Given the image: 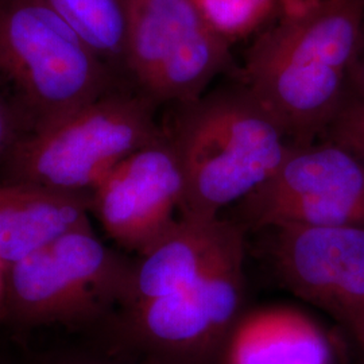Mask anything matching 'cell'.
<instances>
[{"instance_id": "obj_7", "label": "cell", "mask_w": 364, "mask_h": 364, "mask_svg": "<svg viewBox=\"0 0 364 364\" xmlns=\"http://www.w3.org/2000/svg\"><path fill=\"white\" fill-rule=\"evenodd\" d=\"M126 64L146 97L181 105L205 93L231 52L193 0H127Z\"/></svg>"}, {"instance_id": "obj_5", "label": "cell", "mask_w": 364, "mask_h": 364, "mask_svg": "<svg viewBox=\"0 0 364 364\" xmlns=\"http://www.w3.org/2000/svg\"><path fill=\"white\" fill-rule=\"evenodd\" d=\"M154 108L144 93L114 90L31 131L7 156L10 181L90 195L117 164L164 134Z\"/></svg>"}, {"instance_id": "obj_4", "label": "cell", "mask_w": 364, "mask_h": 364, "mask_svg": "<svg viewBox=\"0 0 364 364\" xmlns=\"http://www.w3.org/2000/svg\"><path fill=\"white\" fill-rule=\"evenodd\" d=\"M0 75L33 131L114 91V70L45 0H0Z\"/></svg>"}, {"instance_id": "obj_10", "label": "cell", "mask_w": 364, "mask_h": 364, "mask_svg": "<svg viewBox=\"0 0 364 364\" xmlns=\"http://www.w3.org/2000/svg\"><path fill=\"white\" fill-rule=\"evenodd\" d=\"M105 232L119 246L144 254L178 220L183 197L180 159L166 131L117 164L91 193Z\"/></svg>"}, {"instance_id": "obj_18", "label": "cell", "mask_w": 364, "mask_h": 364, "mask_svg": "<svg viewBox=\"0 0 364 364\" xmlns=\"http://www.w3.org/2000/svg\"><path fill=\"white\" fill-rule=\"evenodd\" d=\"M348 87L356 95H359L362 99H364V21L360 39H359V46L355 54V60L352 63Z\"/></svg>"}, {"instance_id": "obj_3", "label": "cell", "mask_w": 364, "mask_h": 364, "mask_svg": "<svg viewBox=\"0 0 364 364\" xmlns=\"http://www.w3.org/2000/svg\"><path fill=\"white\" fill-rule=\"evenodd\" d=\"M246 230L234 220L219 252L192 284L123 308L115 355L138 364H223L243 317Z\"/></svg>"}, {"instance_id": "obj_15", "label": "cell", "mask_w": 364, "mask_h": 364, "mask_svg": "<svg viewBox=\"0 0 364 364\" xmlns=\"http://www.w3.org/2000/svg\"><path fill=\"white\" fill-rule=\"evenodd\" d=\"M213 33L227 43L243 39L273 21L282 0H193Z\"/></svg>"}, {"instance_id": "obj_9", "label": "cell", "mask_w": 364, "mask_h": 364, "mask_svg": "<svg viewBox=\"0 0 364 364\" xmlns=\"http://www.w3.org/2000/svg\"><path fill=\"white\" fill-rule=\"evenodd\" d=\"M273 230L281 285L331 316L364 356V227L287 225Z\"/></svg>"}, {"instance_id": "obj_14", "label": "cell", "mask_w": 364, "mask_h": 364, "mask_svg": "<svg viewBox=\"0 0 364 364\" xmlns=\"http://www.w3.org/2000/svg\"><path fill=\"white\" fill-rule=\"evenodd\" d=\"M112 70L126 69L127 0H45Z\"/></svg>"}, {"instance_id": "obj_20", "label": "cell", "mask_w": 364, "mask_h": 364, "mask_svg": "<svg viewBox=\"0 0 364 364\" xmlns=\"http://www.w3.org/2000/svg\"><path fill=\"white\" fill-rule=\"evenodd\" d=\"M358 364H364V356L362 359H359V360H358Z\"/></svg>"}, {"instance_id": "obj_21", "label": "cell", "mask_w": 364, "mask_h": 364, "mask_svg": "<svg viewBox=\"0 0 364 364\" xmlns=\"http://www.w3.org/2000/svg\"><path fill=\"white\" fill-rule=\"evenodd\" d=\"M0 270H3L1 266H0ZM0 274H1V272H0ZM0 291H1V278H0Z\"/></svg>"}, {"instance_id": "obj_19", "label": "cell", "mask_w": 364, "mask_h": 364, "mask_svg": "<svg viewBox=\"0 0 364 364\" xmlns=\"http://www.w3.org/2000/svg\"><path fill=\"white\" fill-rule=\"evenodd\" d=\"M61 364H138L132 360H129L126 358H122L119 355L112 353L111 356L107 358H81V359H75L69 360Z\"/></svg>"}, {"instance_id": "obj_1", "label": "cell", "mask_w": 364, "mask_h": 364, "mask_svg": "<svg viewBox=\"0 0 364 364\" xmlns=\"http://www.w3.org/2000/svg\"><path fill=\"white\" fill-rule=\"evenodd\" d=\"M364 0H282L239 81L293 144L323 138L348 90Z\"/></svg>"}, {"instance_id": "obj_16", "label": "cell", "mask_w": 364, "mask_h": 364, "mask_svg": "<svg viewBox=\"0 0 364 364\" xmlns=\"http://www.w3.org/2000/svg\"><path fill=\"white\" fill-rule=\"evenodd\" d=\"M321 139L344 146L364 164V99L350 87Z\"/></svg>"}, {"instance_id": "obj_12", "label": "cell", "mask_w": 364, "mask_h": 364, "mask_svg": "<svg viewBox=\"0 0 364 364\" xmlns=\"http://www.w3.org/2000/svg\"><path fill=\"white\" fill-rule=\"evenodd\" d=\"M228 219L180 216L166 234L134 262L123 308L192 284L205 272L232 227Z\"/></svg>"}, {"instance_id": "obj_2", "label": "cell", "mask_w": 364, "mask_h": 364, "mask_svg": "<svg viewBox=\"0 0 364 364\" xmlns=\"http://www.w3.org/2000/svg\"><path fill=\"white\" fill-rule=\"evenodd\" d=\"M178 107L166 132L183 176L180 216L220 218L273 176L293 144L240 81Z\"/></svg>"}, {"instance_id": "obj_13", "label": "cell", "mask_w": 364, "mask_h": 364, "mask_svg": "<svg viewBox=\"0 0 364 364\" xmlns=\"http://www.w3.org/2000/svg\"><path fill=\"white\" fill-rule=\"evenodd\" d=\"M223 364H338V350L311 317L269 308L243 314Z\"/></svg>"}, {"instance_id": "obj_8", "label": "cell", "mask_w": 364, "mask_h": 364, "mask_svg": "<svg viewBox=\"0 0 364 364\" xmlns=\"http://www.w3.org/2000/svg\"><path fill=\"white\" fill-rule=\"evenodd\" d=\"M232 220L246 231L364 227V164L329 139L291 144L273 176L236 204Z\"/></svg>"}, {"instance_id": "obj_17", "label": "cell", "mask_w": 364, "mask_h": 364, "mask_svg": "<svg viewBox=\"0 0 364 364\" xmlns=\"http://www.w3.org/2000/svg\"><path fill=\"white\" fill-rule=\"evenodd\" d=\"M16 142L11 111L0 96V159L10 156Z\"/></svg>"}, {"instance_id": "obj_11", "label": "cell", "mask_w": 364, "mask_h": 364, "mask_svg": "<svg viewBox=\"0 0 364 364\" xmlns=\"http://www.w3.org/2000/svg\"><path fill=\"white\" fill-rule=\"evenodd\" d=\"M91 195L68 193L26 182L0 183V266L14 264L60 236L90 227Z\"/></svg>"}, {"instance_id": "obj_6", "label": "cell", "mask_w": 364, "mask_h": 364, "mask_svg": "<svg viewBox=\"0 0 364 364\" xmlns=\"http://www.w3.org/2000/svg\"><path fill=\"white\" fill-rule=\"evenodd\" d=\"M132 266L82 227L10 267L9 299L28 323L90 321L123 305Z\"/></svg>"}]
</instances>
